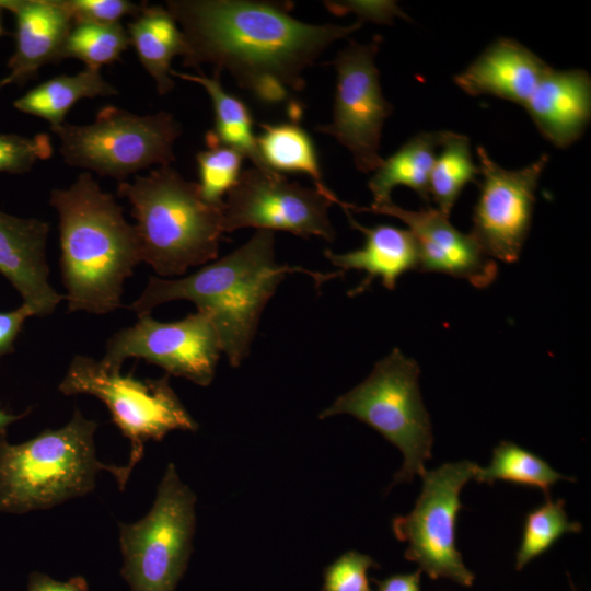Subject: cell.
<instances>
[{
	"label": "cell",
	"instance_id": "1",
	"mask_svg": "<svg viewBox=\"0 0 591 591\" xmlns=\"http://www.w3.org/2000/svg\"><path fill=\"white\" fill-rule=\"evenodd\" d=\"M291 1L169 0L186 40L183 63H208L268 104L305 86L304 70L336 40L361 27L312 24L291 15Z\"/></svg>",
	"mask_w": 591,
	"mask_h": 591
},
{
	"label": "cell",
	"instance_id": "2",
	"mask_svg": "<svg viewBox=\"0 0 591 591\" xmlns=\"http://www.w3.org/2000/svg\"><path fill=\"white\" fill-rule=\"evenodd\" d=\"M50 205L59 217L60 268L68 312L111 313L121 306L125 280L141 262L135 224L90 172L68 188H55Z\"/></svg>",
	"mask_w": 591,
	"mask_h": 591
},
{
	"label": "cell",
	"instance_id": "3",
	"mask_svg": "<svg viewBox=\"0 0 591 591\" xmlns=\"http://www.w3.org/2000/svg\"><path fill=\"white\" fill-rule=\"evenodd\" d=\"M274 245L273 231L257 230L245 244L187 277H150L130 310L139 317L170 301H192L210 317L230 364L239 367L250 354L264 308L286 274L305 271L321 280L341 274L279 265Z\"/></svg>",
	"mask_w": 591,
	"mask_h": 591
},
{
	"label": "cell",
	"instance_id": "4",
	"mask_svg": "<svg viewBox=\"0 0 591 591\" xmlns=\"http://www.w3.org/2000/svg\"><path fill=\"white\" fill-rule=\"evenodd\" d=\"M117 194L131 205L141 262L158 275L181 276L218 256L223 206L207 202L198 183L165 165L119 182Z\"/></svg>",
	"mask_w": 591,
	"mask_h": 591
},
{
	"label": "cell",
	"instance_id": "5",
	"mask_svg": "<svg viewBox=\"0 0 591 591\" xmlns=\"http://www.w3.org/2000/svg\"><path fill=\"white\" fill-rule=\"evenodd\" d=\"M97 424L77 408L60 429H46L19 444L0 436V512L24 514L49 509L93 491L101 470L109 472L124 490V466L96 457Z\"/></svg>",
	"mask_w": 591,
	"mask_h": 591
},
{
	"label": "cell",
	"instance_id": "6",
	"mask_svg": "<svg viewBox=\"0 0 591 591\" xmlns=\"http://www.w3.org/2000/svg\"><path fill=\"white\" fill-rule=\"evenodd\" d=\"M417 362L398 348L379 360L369 376L318 415L348 414L367 424L403 454V465L389 488L421 475L433 443L429 414L422 403Z\"/></svg>",
	"mask_w": 591,
	"mask_h": 591
},
{
	"label": "cell",
	"instance_id": "7",
	"mask_svg": "<svg viewBox=\"0 0 591 591\" xmlns=\"http://www.w3.org/2000/svg\"><path fill=\"white\" fill-rule=\"evenodd\" d=\"M66 164L123 182L151 165H170L182 128L174 115L160 111L137 115L106 105L89 125L63 123L51 127Z\"/></svg>",
	"mask_w": 591,
	"mask_h": 591
},
{
	"label": "cell",
	"instance_id": "8",
	"mask_svg": "<svg viewBox=\"0 0 591 591\" xmlns=\"http://www.w3.org/2000/svg\"><path fill=\"white\" fill-rule=\"evenodd\" d=\"M196 496L170 463L150 511L118 523L121 575L131 591H175L193 551Z\"/></svg>",
	"mask_w": 591,
	"mask_h": 591
},
{
	"label": "cell",
	"instance_id": "9",
	"mask_svg": "<svg viewBox=\"0 0 591 591\" xmlns=\"http://www.w3.org/2000/svg\"><path fill=\"white\" fill-rule=\"evenodd\" d=\"M58 390L65 395L90 394L106 405L112 421L130 441V456L124 466L127 478L142 459L147 441H161L172 430L198 429L171 387L167 374L159 379H137L106 370L100 361L77 355Z\"/></svg>",
	"mask_w": 591,
	"mask_h": 591
},
{
	"label": "cell",
	"instance_id": "10",
	"mask_svg": "<svg viewBox=\"0 0 591 591\" xmlns=\"http://www.w3.org/2000/svg\"><path fill=\"white\" fill-rule=\"evenodd\" d=\"M477 467L464 460L425 471L414 509L392 521L394 535L408 543L405 558L431 579L447 578L464 587L475 580L456 548V519L461 489L474 478Z\"/></svg>",
	"mask_w": 591,
	"mask_h": 591
},
{
	"label": "cell",
	"instance_id": "11",
	"mask_svg": "<svg viewBox=\"0 0 591 591\" xmlns=\"http://www.w3.org/2000/svg\"><path fill=\"white\" fill-rule=\"evenodd\" d=\"M381 43L380 35L368 44L350 40L329 62L337 72L333 120L315 128L346 147L362 173L374 172L381 165L382 128L393 112L383 96L375 65Z\"/></svg>",
	"mask_w": 591,
	"mask_h": 591
},
{
	"label": "cell",
	"instance_id": "12",
	"mask_svg": "<svg viewBox=\"0 0 591 591\" xmlns=\"http://www.w3.org/2000/svg\"><path fill=\"white\" fill-rule=\"evenodd\" d=\"M221 344L210 317L197 311L175 322H159L149 314L117 331L107 343L101 366L120 371L127 358H141L167 375L209 385L216 374Z\"/></svg>",
	"mask_w": 591,
	"mask_h": 591
},
{
	"label": "cell",
	"instance_id": "13",
	"mask_svg": "<svg viewBox=\"0 0 591 591\" xmlns=\"http://www.w3.org/2000/svg\"><path fill=\"white\" fill-rule=\"evenodd\" d=\"M223 205V233L241 228L287 231L327 242L335 239L328 217L332 204L344 205L318 189L290 182L277 172L256 167L241 172L236 184L227 194Z\"/></svg>",
	"mask_w": 591,
	"mask_h": 591
},
{
	"label": "cell",
	"instance_id": "14",
	"mask_svg": "<svg viewBox=\"0 0 591 591\" xmlns=\"http://www.w3.org/2000/svg\"><path fill=\"white\" fill-rule=\"evenodd\" d=\"M476 153L483 179L471 234L487 256L513 263L521 254L531 225L535 190L548 155L542 154L522 169L507 170L483 147Z\"/></svg>",
	"mask_w": 591,
	"mask_h": 591
},
{
	"label": "cell",
	"instance_id": "15",
	"mask_svg": "<svg viewBox=\"0 0 591 591\" xmlns=\"http://www.w3.org/2000/svg\"><path fill=\"white\" fill-rule=\"evenodd\" d=\"M344 210L369 211L394 217L408 227L418 248V268L466 279L477 288L488 287L497 277V265L473 235L454 228L438 209L406 210L393 201L360 207L345 204Z\"/></svg>",
	"mask_w": 591,
	"mask_h": 591
},
{
	"label": "cell",
	"instance_id": "16",
	"mask_svg": "<svg viewBox=\"0 0 591 591\" xmlns=\"http://www.w3.org/2000/svg\"><path fill=\"white\" fill-rule=\"evenodd\" d=\"M49 223L0 210V274L16 289L34 315L51 314L63 296L49 283L46 245Z\"/></svg>",
	"mask_w": 591,
	"mask_h": 591
},
{
	"label": "cell",
	"instance_id": "17",
	"mask_svg": "<svg viewBox=\"0 0 591 591\" xmlns=\"http://www.w3.org/2000/svg\"><path fill=\"white\" fill-rule=\"evenodd\" d=\"M15 19V49L8 61L7 84L23 85L38 70L60 61L63 43L73 25L65 0H0Z\"/></svg>",
	"mask_w": 591,
	"mask_h": 591
},
{
	"label": "cell",
	"instance_id": "18",
	"mask_svg": "<svg viewBox=\"0 0 591 591\" xmlns=\"http://www.w3.org/2000/svg\"><path fill=\"white\" fill-rule=\"evenodd\" d=\"M523 107L544 138L566 148L581 137L590 121V76L581 69L548 67Z\"/></svg>",
	"mask_w": 591,
	"mask_h": 591
},
{
	"label": "cell",
	"instance_id": "19",
	"mask_svg": "<svg viewBox=\"0 0 591 591\" xmlns=\"http://www.w3.org/2000/svg\"><path fill=\"white\" fill-rule=\"evenodd\" d=\"M548 67L519 42L499 38L455 76L454 82L470 95L488 94L524 106Z\"/></svg>",
	"mask_w": 591,
	"mask_h": 591
},
{
	"label": "cell",
	"instance_id": "20",
	"mask_svg": "<svg viewBox=\"0 0 591 591\" xmlns=\"http://www.w3.org/2000/svg\"><path fill=\"white\" fill-rule=\"evenodd\" d=\"M345 211L350 225L364 234V244L361 248L343 254L326 250L324 255L340 269L367 273V278L354 293L366 290L374 278H380L385 288L393 290L404 273L418 268L417 244L408 230L384 224L366 228Z\"/></svg>",
	"mask_w": 591,
	"mask_h": 591
},
{
	"label": "cell",
	"instance_id": "21",
	"mask_svg": "<svg viewBox=\"0 0 591 591\" xmlns=\"http://www.w3.org/2000/svg\"><path fill=\"white\" fill-rule=\"evenodd\" d=\"M130 46L154 80L157 91L165 95L174 89L171 62L186 54V40L176 20L162 5L143 3L140 12L126 26Z\"/></svg>",
	"mask_w": 591,
	"mask_h": 591
},
{
	"label": "cell",
	"instance_id": "22",
	"mask_svg": "<svg viewBox=\"0 0 591 591\" xmlns=\"http://www.w3.org/2000/svg\"><path fill=\"white\" fill-rule=\"evenodd\" d=\"M171 76L201 85L211 99L215 124L205 136L206 144L219 143L235 149L248 158L254 167L263 172H275L264 162L253 131V116L248 106L234 94L225 91L220 77L213 74H188L171 71Z\"/></svg>",
	"mask_w": 591,
	"mask_h": 591
},
{
	"label": "cell",
	"instance_id": "23",
	"mask_svg": "<svg viewBox=\"0 0 591 591\" xmlns=\"http://www.w3.org/2000/svg\"><path fill=\"white\" fill-rule=\"evenodd\" d=\"M441 137L442 131L420 132L383 160L368 183L372 205L392 201L391 193L398 185L409 187L429 202V178Z\"/></svg>",
	"mask_w": 591,
	"mask_h": 591
},
{
	"label": "cell",
	"instance_id": "24",
	"mask_svg": "<svg viewBox=\"0 0 591 591\" xmlns=\"http://www.w3.org/2000/svg\"><path fill=\"white\" fill-rule=\"evenodd\" d=\"M118 94L100 69L85 67L74 74H60L42 82L13 102L25 114L45 119L51 127L65 123L71 107L82 99Z\"/></svg>",
	"mask_w": 591,
	"mask_h": 591
},
{
	"label": "cell",
	"instance_id": "25",
	"mask_svg": "<svg viewBox=\"0 0 591 591\" xmlns=\"http://www.w3.org/2000/svg\"><path fill=\"white\" fill-rule=\"evenodd\" d=\"M256 136L258 150L267 166L281 174H304L315 188L331 198H338L324 183L314 143L296 121L260 124Z\"/></svg>",
	"mask_w": 591,
	"mask_h": 591
},
{
	"label": "cell",
	"instance_id": "26",
	"mask_svg": "<svg viewBox=\"0 0 591 591\" xmlns=\"http://www.w3.org/2000/svg\"><path fill=\"white\" fill-rule=\"evenodd\" d=\"M440 147L430 173L429 195L438 210L449 217L466 184L476 182L479 169L466 136L444 130Z\"/></svg>",
	"mask_w": 591,
	"mask_h": 591
},
{
	"label": "cell",
	"instance_id": "27",
	"mask_svg": "<svg viewBox=\"0 0 591 591\" xmlns=\"http://www.w3.org/2000/svg\"><path fill=\"white\" fill-rule=\"evenodd\" d=\"M478 483L496 480L536 487L546 498L549 488L560 479H571L555 471L546 461L511 441H501L493 451L488 466H478L474 476Z\"/></svg>",
	"mask_w": 591,
	"mask_h": 591
},
{
	"label": "cell",
	"instance_id": "28",
	"mask_svg": "<svg viewBox=\"0 0 591 591\" xmlns=\"http://www.w3.org/2000/svg\"><path fill=\"white\" fill-rule=\"evenodd\" d=\"M129 46L127 30L120 22L108 25L73 23L59 59L74 58L89 68L100 69L117 61Z\"/></svg>",
	"mask_w": 591,
	"mask_h": 591
},
{
	"label": "cell",
	"instance_id": "29",
	"mask_svg": "<svg viewBox=\"0 0 591 591\" xmlns=\"http://www.w3.org/2000/svg\"><path fill=\"white\" fill-rule=\"evenodd\" d=\"M581 530L579 522L569 521L563 499L552 501L546 498L544 503L525 517L521 544L515 554V569L521 570L547 552L563 535Z\"/></svg>",
	"mask_w": 591,
	"mask_h": 591
},
{
	"label": "cell",
	"instance_id": "30",
	"mask_svg": "<svg viewBox=\"0 0 591 591\" xmlns=\"http://www.w3.org/2000/svg\"><path fill=\"white\" fill-rule=\"evenodd\" d=\"M244 155L233 148L209 143L196 154L199 189L202 198L215 206L224 205L223 196L236 184Z\"/></svg>",
	"mask_w": 591,
	"mask_h": 591
},
{
	"label": "cell",
	"instance_id": "31",
	"mask_svg": "<svg viewBox=\"0 0 591 591\" xmlns=\"http://www.w3.org/2000/svg\"><path fill=\"white\" fill-rule=\"evenodd\" d=\"M51 138L48 134L33 137L0 132V173L23 174L33 165L50 158Z\"/></svg>",
	"mask_w": 591,
	"mask_h": 591
},
{
	"label": "cell",
	"instance_id": "32",
	"mask_svg": "<svg viewBox=\"0 0 591 591\" xmlns=\"http://www.w3.org/2000/svg\"><path fill=\"white\" fill-rule=\"evenodd\" d=\"M379 565L368 555L349 551L324 571L322 591H372L367 572Z\"/></svg>",
	"mask_w": 591,
	"mask_h": 591
},
{
	"label": "cell",
	"instance_id": "33",
	"mask_svg": "<svg viewBox=\"0 0 591 591\" xmlns=\"http://www.w3.org/2000/svg\"><path fill=\"white\" fill-rule=\"evenodd\" d=\"M73 23L108 25L126 15L136 16L143 7L128 0H65Z\"/></svg>",
	"mask_w": 591,
	"mask_h": 591
},
{
	"label": "cell",
	"instance_id": "34",
	"mask_svg": "<svg viewBox=\"0 0 591 591\" xmlns=\"http://www.w3.org/2000/svg\"><path fill=\"white\" fill-rule=\"evenodd\" d=\"M324 5L335 15L349 12L357 14L362 20H371L376 23H389L394 15L402 12L394 2L390 1H324Z\"/></svg>",
	"mask_w": 591,
	"mask_h": 591
},
{
	"label": "cell",
	"instance_id": "35",
	"mask_svg": "<svg viewBox=\"0 0 591 591\" xmlns=\"http://www.w3.org/2000/svg\"><path fill=\"white\" fill-rule=\"evenodd\" d=\"M33 315L32 309L25 303L15 310L0 312V357L14 351V341L23 324Z\"/></svg>",
	"mask_w": 591,
	"mask_h": 591
},
{
	"label": "cell",
	"instance_id": "36",
	"mask_svg": "<svg viewBox=\"0 0 591 591\" xmlns=\"http://www.w3.org/2000/svg\"><path fill=\"white\" fill-rule=\"evenodd\" d=\"M27 591H88V582L83 577H73L61 582L42 572H32Z\"/></svg>",
	"mask_w": 591,
	"mask_h": 591
},
{
	"label": "cell",
	"instance_id": "37",
	"mask_svg": "<svg viewBox=\"0 0 591 591\" xmlns=\"http://www.w3.org/2000/svg\"><path fill=\"white\" fill-rule=\"evenodd\" d=\"M420 575L418 569L413 573L394 575L384 580L374 582L378 591H420Z\"/></svg>",
	"mask_w": 591,
	"mask_h": 591
},
{
	"label": "cell",
	"instance_id": "38",
	"mask_svg": "<svg viewBox=\"0 0 591 591\" xmlns=\"http://www.w3.org/2000/svg\"><path fill=\"white\" fill-rule=\"evenodd\" d=\"M31 409H27L24 414L12 415L0 408V436H7V428L10 424L23 418Z\"/></svg>",
	"mask_w": 591,
	"mask_h": 591
},
{
	"label": "cell",
	"instance_id": "39",
	"mask_svg": "<svg viewBox=\"0 0 591 591\" xmlns=\"http://www.w3.org/2000/svg\"><path fill=\"white\" fill-rule=\"evenodd\" d=\"M1 12H2V8L0 7V36L4 33V30L1 24Z\"/></svg>",
	"mask_w": 591,
	"mask_h": 591
},
{
	"label": "cell",
	"instance_id": "40",
	"mask_svg": "<svg viewBox=\"0 0 591 591\" xmlns=\"http://www.w3.org/2000/svg\"><path fill=\"white\" fill-rule=\"evenodd\" d=\"M5 85H8V84H7L5 79L3 78V79L0 80V91H1L2 88L5 86Z\"/></svg>",
	"mask_w": 591,
	"mask_h": 591
}]
</instances>
